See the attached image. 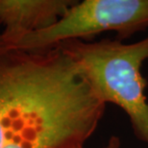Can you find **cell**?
Masks as SVG:
<instances>
[{"mask_svg":"<svg viewBox=\"0 0 148 148\" xmlns=\"http://www.w3.org/2000/svg\"><path fill=\"white\" fill-rule=\"evenodd\" d=\"M106 109L59 47L0 51V148H79Z\"/></svg>","mask_w":148,"mask_h":148,"instance_id":"1","label":"cell"},{"mask_svg":"<svg viewBox=\"0 0 148 148\" xmlns=\"http://www.w3.org/2000/svg\"><path fill=\"white\" fill-rule=\"evenodd\" d=\"M75 63L93 93L119 107L134 135L148 147V100L141 67L148 61V36L133 43L102 38L70 40L56 46Z\"/></svg>","mask_w":148,"mask_h":148,"instance_id":"2","label":"cell"},{"mask_svg":"<svg viewBox=\"0 0 148 148\" xmlns=\"http://www.w3.org/2000/svg\"><path fill=\"white\" fill-rule=\"evenodd\" d=\"M147 28L148 0L76 1L54 24L0 43V51H44L109 31L123 41Z\"/></svg>","mask_w":148,"mask_h":148,"instance_id":"3","label":"cell"},{"mask_svg":"<svg viewBox=\"0 0 148 148\" xmlns=\"http://www.w3.org/2000/svg\"><path fill=\"white\" fill-rule=\"evenodd\" d=\"M76 1L0 0V43L16 40L54 24Z\"/></svg>","mask_w":148,"mask_h":148,"instance_id":"4","label":"cell"},{"mask_svg":"<svg viewBox=\"0 0 148 148\" xmlns=\"http://www.w3.org/2000/svg\"><path fill=\"white\" fill-rule=\"evenodd\" d=\"M121 147V140L120 138L117 137V136H112V137L109 138L107 144L102 147V148H120ZM79 148H85L83 147H79Z\"/></svg>","mask_w":148,"mask_h":148,"instance_id":"5","label":"cell"}]
</instances>
